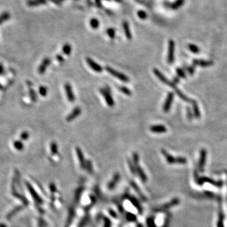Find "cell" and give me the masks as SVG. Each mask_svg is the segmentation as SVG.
Returning a JSON list of instances; mask_svg holds the SVG:
<instances>
[{
  "instance_id": "1",
  "label": "cell",
  "mask_w": 227,
  "mask_h": 227,
  "mask_svg": "<svg viewBox=\"0 0 227 227\" xmlns=\"http://www.w3.org/2000/svg\"><path fill=\"white\" fill-rule=\"evenodd\" d=\"M155 76L159 78V79L162 82L165 83V85L169 86L170 87L172 88V89H173L175 92L177 93V94L178 95V96L180 97V99H181L182 100H183L184 102H188V103H192V100L188 98V97L187 96L185 95L182 92L180 91L177 86H176V84H175V83L174 82H172L171 81H170L169 80H168L167 78H166L163 74H162L159 70L158 71H155Z\"/></svg>"
},
{
  "instance_id": "2",
  "label": "cell",
  "mask_w": 227,
  "mask_h": 227,
  "mask_svg": "<svg viewBox=\"0 0 227 227\" xmlns=\"http://www.w3.org/2000/svg\"><path fill=\"white\" fill-rule=\"evenodd\" d=\"M161 152L164 156L166 161H167V163L169 164H186L187 163V159L184 158V157L179 156L177 157V158H174L173 156L170 155L169 153L164 149H161Z\"/></svg>"
},
{
  "instance_id": "3",
  "label": "cell",
  "mask_w": 227,
  "mask_h": 227,
  "mask_svg": "<svg viewBox=\"0 0 227 227\" xmlns=\"http://www.w3.org/2000/svg\"><path fill=\"white\" fill-rule=\"evenodd\" d=\"M99 91L100 93L102 95L105 100V102L107 103L109 107H114L115 103L112 94H111V90L109 86H105V88H102V89H100Z\"/></svg>"
},
{
  "instance_id": "4",
  "label": "cell",
  "mask_w": 227,
  "mask_h": 227,
  "mask_svg": "<svg viewBox=\"0 0 227 227\" xmlns=\"http://www.w3.org/2000/svg\"><path fill=\"white\" fill-rule=\"evenodd\" d=\"M105 69L107 73L110 74L111 75H112L113 76L117 78V79L119 80L122 81L124 83H128L129 81V78L128 77L127 75H124L123 73L119 72L115 69H113L112 68H111L110 66H106L105 68Z\"/></svg>"
},
{
  "instance_id": "5",
  "label": "cell",
  "mask_w": 227,
  "mask_h": 227,
  "mask_svg": "<svg viewBox=\"0 0 227 227\" xmlns=\"http://www.w3.org/2000/svg\"><path fill=\"white\" fill-rule=\"evenodd\" d=\"M194 175H195L196 182L200 185H202L205 182H208V183H210V184L213 185V186H216L218 187H221L222 186V185H223V182L222 181H217L216 182V181H215V180H213V179H210V178L206 177H198L197 174H196V172H195V174H194Z\"/></svg>"
},
{
  "instance_id": "6",
  "label": "cell",
  "mask_w": 227,
  "mask_h": 227,
  "mask_svg": "<svg viewBox=\"0 0 227 227\" xmlns=\"http://www.w3.org/2000/svg\"><path fill=\"white\" fill-rule=\"evenodd\" d=\"M207 151L205 148H202L200 150V157L199 160L198 164V168L200 172H203L205 170V166L206 164V156H207Z\"/></svg>"
},
{
  "instance_id": "7",
  "label": "cell",
  "mask_w": 227,
  "mask_h": 227,
  "mask_svg": "<svg viewBox=\"0 0 227 227\" xmlns=\"http://www.w3.org/2000/svg\"><path fill=\"white\" fill-rule=\"evenodd\" d=\"M174 53H175V43L172 39L169 41V51L167 62L169 64H173L174 62Z\"/></svg>"
},
{
  "instance_id": "8",
  "label": "cell",
  "mask_w": 227,
  "mask_h": 227,
  "mask_svg": "<svg viewBox=\"0 0 227 227\" xmlns=\"http://www.w3.org/2000/svg\"><path fill=\"white\" fill-rule=\"evenodd\" d=\"M174 99V94L173 92H169L167 96H166L165 103L164 104L163 110L164 111V112L167 113L169 112V110L171 108V105H172L173 103Z\"/></svg>"
},
{
  "instance_id": "9",
  "label": "cell",
  "mask_w": 227,
  "mask_h": 227,
  "mask_svg": "<svg viewBox=\"0 0 227 227\" xmlns=\"http://www.w3.org/2000/svg\"><path fill=\"white\" fill-rule=\"evenodd\" d=\"M64 90H65V92L66 94L67 99L68 101L70 103H73L75 100V97L73 92V89L71 84L69 83H66L64 84Z\"/></svg>"
},
{
  "instance_id": "10",
  "label": "cell",
  "mask_w": 227,
  "mask_h": 227,
  "mask_svg": "<svg viewBox=\"0 0 227 227\" xmlns=\"http://www.w3.org/2000/svg\"><path fill=\"white\" fill-rule=\"evenodd\" d=\"M86 61L88 64V65L89 66L90 68H91L93 70L97 73H102L103 71V68L99 64L94 61L93 59L87 58H86Z\"/></svg>"
},
{
  "instance_id": "11",
  "label": "cell",
  "mask_w": 227,
  "mask_h": 227,
  "mask_svg": "<svg viewBox=\"0 0 227 227\" xmlns=\"http://www.w3.org/2000/svg\"><path fill=\"white\" fill-rule=\"evenodd\" d=\"M193 65L194 66H199L202 68H207L213 65V61H211V60H208V61H206V60L202 59H194L193 60Z\"/></svg>"
},
{
  "instance_id": "12",
  "label": "cell",
  "mask_w": 227,
  "mask_h": 227,
  "mask_svg": "<svg viewBox=\"0 0 227 227\" xmlns=\"http://www.w3.org/2000/svg\"><path fill=\"white\" fill-rule=\"evenodd\" d=\"M81 114V109L80 107H76L73 109L72 112L69 113L66 118L67 122H71L73 120L78 117Z\"/></svg>"
},
{
  "instance_id": "13",
  "label": "cell",
  "mask_w": 227,
  "mask_h": 227,
  "mask_svg": "<svg viewBox=\"0 0 227 227\" xmlns=\"http://www.w3.org/2000/svg\"><path fill=\"white\" fill-rule=\"evenodd\" d=\"M75 150H76L78 159V161H79V163H80V168L81 169H85L86 160L84 158V155H83V151L81 150V149L79 147H76Z\"/></svg>"
},
{
  "instance_id": "14",
  "label": "cell",
  "mask_w": 227,
  "mask_h": 227,
  "mask_svg": "<svg viewBox=\"0 0 227 227\" xmlns=\"http://www.w3.org/2000/svg\"><path fill=\"white\" fill-rule=\"evenodd\" d=\"M179 202H180V200H179L178 198H174V200H172V201H170L169 202L165 204V205H164V206H162L161 207H160L159 208V209L156 210V211H166V210L170 209V208H172L173 206L178 205L179 204Z\"/></svg>"
},
{
  "instance_id": "15",
  "label": "cell",
  "mask_w": 227,
  "mask_h": 227,
  "mask_svg": "<svg viewBox=\"0 0 227 227\" xmlns=\"http://www.w3.org/2000/svg\"><path fill=\"white\" fill-rule=\"evenodd\" d=\"M150 130L151 132L154 133H165L167 131V129L164 126L161 124L153 125L150 128Z\"/></svg>"
},
{
  "instance_id": "16",
  "label": "cell",
  "mask_w": 227,
  "mask_h": 227,
  "mask_svg": "<svg viewBox=\"0 0 227 227\" xmlns=\"http://www.w3.org/2000/svg\"><path fill=\"white\" fill-rule=\"evenodd\" d=\"M50 63V60L48 58H45L43 59V61H42L41 64H40V66H39L38 68V73L40 75H43L46 69H47Z\"/></svg>"
},
{
  "instance_id": "17",
  "label": "cell",
  "mask_w": 227,
  "mask_h": 227,
  "mask_svg": "<svg viewBox=\"0 0 227 227\" xmlns=\"http://www.w3.org/2000/svg\"><path fill=\"white\" fill-rule=\"evenodd\" d=\"M191 104L192 105L194 117L197 119H200L201 117V112H200V108H199V106H198V104L197 102V101H196L195 100H192V102Z\"/></svg>"
},
{
  "instance_id": "18",
  "label": "cell",
  "mask_w": 227,
  "mask_h": 227,
  "mask_svg": "<svg viewBox=\"0 0 227 227\" xmlns=\"http://www.w3.org/2000/svg\"><path fill=\"white\" fill-rule=\"evenodd\" d=\"M184 3V0H175L174 3H166L169 4V6L172 8V10H177V9L181 7Z\"/></svg>"
},
{
  "instance_id": "19",
  "label": "cell",
  "mask_w": 227,
  "mask_h": 227,
  "mask_svg": "<svg viewBox=\"0 0 227 227\" xmlns=\"http://www.w3.org/2000/svg\"><path fill=\"white\" fill-rule=\"evenodd\" d=\"M136 173L138 174L139 176H140V177L142 180V181L143 182H145L147 180V176L144 172V171H143L142 168L139 165L136 166Z\"/></svg>"
},
{
  "instance_id": "20",
  "label": "cell",
  "mask_w": 227,
  "mask_h": 227,
  "mask_svg": "<svg viewBox=\"0 0 227 227\" xmlns=\"http://www.w3.org/2000/svg\"><path fill=\"white\" fill-rule=\"evenodd\" d=\"M46 3V0H29L27 1V5L30 7L37 6L40 4H43Z\"/></svg>"
},
{
  "instance_id": "21",
  "label": "cell",
  "mask_w": 227,
  "mask_h": 227,
  "mask_svg": "<svg viewBox=\"0 0 227 227\" xmlns=\"http://www.w3.org/2000/svg\"><path fill=\"white\" fill-rule=\"evenodd\" d=\"M119 179H120V175H119V174H118V173L115 174L114 175V177H113L112 180H111V181L110 182V183L108 184L109 189H113L115 187V184H116L117 183V182L119 181Z\"/></svg>"
},
{
  "instance_id": "22",
  "label": "cell",
  "mask_w": 227,
  "mask_h": 227,
  "mask_svg": "<svg viewBox=\"0 0 227 227\" xmlns=\"http://www.w3.org/2000/svg\"><path fill=\"white\" fill-rule=\"evenodd\" d=\"M11 18L10 14L8 12H4L0 15V25L8 21Z\"/></svg>"
},
{
  "instance_id": "23",
  "label": "cell",
  "mask_w": 227,
  "mask_h": 227,
  "mask_svg": "<svg viewBox=\"0 0 227 227\" xmlns=\"http://www.w3.org/2000/svg\"><path fill=\"white\" fill-rule=\"evenodd\" d=\"M50 152H51L52 155H56L58 153V146L57 143L53 141L50 145Z\"/></svg>"
},
{
  "instance_id": "24",
  "label": "cell",
  "mask_w": 227,
  "mask_h": 227,
  "mask_svg": "<svg viewBox=\"0 0 227 227\" xmlns=\"http://www.w3.org/2000/svg\"><path fill=\"white\" fill-rule=\"evenodd\" d=\"M118 89L120 92H122L123 94L126 95L128 96H131L132 95V92L131 90L128 89V87L125 86H119L118 87Z\"/></svg>"
},
{
  "instance_id": "25",
  "label": "cell",
  "mask_w": 227,
  "mask_h": 227,
  "mask_svg": "<svg viewBox=\"0 0 227 227\" xmlns=\"http://www.w3.org/2000/svg\"><path fill=\"white\" fill-rule=\"evenodd\" d=\"M123 27H124V32H125V34H126V37L128 39H131L132 38V35H131L130 30H129V25L128 24V22L124 23Z\"/></svg>"
},
{
  "instance_id": "26",
  "label": "cell",
  "mask_w": 227,
  "mask_h": 227,
  "mask_svg": "<svg viewBox=\"0 0 227 227\" xmlns=\"http://www.w3.org/2000/svg\"><path fill=\"white\" fill-rule=\"evenodd\" d=\"M188 49H189L190 51L195 54H197L200 52V49L199 48L197 45L193 44H189L188 45Z\"/></svg>"
},
{
  "instance_id": "27",
  "label": "cell",
  "mask_w": 227,
  "mask_h": 227,
  "mask_svg": "<svg viewBox=\"0 0 227 227\" xmlns=\"http://www.w3.org/2000/svg\"><path fill=\"white\" fill-rule=\"evenodd\" d=\"M127 161H128V166H129V169H130V170H131V172L133 175H135L136 174V166L134 165V164H133V162L130 159H128Z\"/></svg>"
},
{
  "instance_id": "28",
  "label": "cell",
  "mask_w": 227,
  "mask_h": 227,
  "mask_svg": "<svg viewBox=\"0 0 227 227\" xmlns=\"http://www.w3.org/2000/svg\"><path fill=\"white\" fill-rule=\"evenodd\" d=\"M71 45L69 44H65L63 47V53L66 55H69L71 53Z\"/></svg>"
},
{
  "instance_id": "29",
  "label": "cell",
  "mask_w": 227,
  "mask_h": 227,
  "mask_svg": "<svg viewBox=\"0 0 227 227\" xmlns=\"http://www.w3.org/2000/svg\"><path fill=\"white\" fill-rule=\"evenodd\" d=\"M184 71H187L190 75H193V74L195 72V66H187L186 65H184Z\"/></svg>"
},
{
  "instance_id": "30",
  "label": "cell",
  "mask_w": 227,
  "mask_h": 227,
  "mask_svg": "<svg viewBox=\"0 0 227 227\" xmlns=\"http://www.w3.org/2000/svg\"><path fill=\"white\" fill-rule=\"evenodd\" d=\"M29 94L33 102H36L37 100V96L36 92L32 88V86H30V88L29 87Z\"/></svg>"
},
{
  "instance_id": "31",
  "label": "cell",
  "mask_w": 227,
  "mask_h": 227,
  "mask_svg": "<svg viewBox=\"0 0 227 227\" xmlns=\"http://www.w3.org/2000/svg\"><path fill=\"white\" fill-rule=\"evenodd\" d=\"M39 92L41 96L45 97L48 94V88L45 86H40L39 88Z\"/></svg>"
},
{
  "instance_id": "32",
  "label": "cell",
  "mask_w": 227,
  "mask_h": 227,
  "mask_svg": "<svg viewBox=\"0 0 227 227\" xmlns=\"http://www.w3.org/2000/svg\"><path fill=\"white\" fill-rule=\"evenodd\" d=\"M85 169H86L88 172H89L90 174H92V172H93V166H92V163L91 160H88L86 161Z\"/></svg>"
},
{
  "instance_id": "33",
  "label": "cell",
  "mask_w": 227,
  "mask_h": 227,
  "mask_svg": "<svg viewBox=\"0 0 227 227\" xmlns=\"http://www.w3.org/2000/svg\"><path fill=\"white\" fill-rule=\"evenodd\" d=\"M13 146L18 150H22L24 149V144H23L22 142L20 141H15L13 143Z\"/></svg>"
},
{
  "instance_id": "34",
  "label": "cell",
  "mask_w": 227,
  "mask_h": 227,
  "mask_svg": "<svg viewBox=\"0 0 227 227\" xmlns=\"http://www.w3.org/2000/svg\"><path fill=\"white\" fill-rule=\"evenodd\" d=\"M176 73H177V75L179 77L182 78H186V75L184 72V70L182 68H177L176 69Z\"/></svg>"
},
{
  "instance_id": "35",
  "label": "cell",
  "mask_w": 227,
  "mask_h": 227,
  "mask_svg": "<svg viewBox=\"0 0 227 227\" xmlns=\"http://www.w3.org/2000/svg\"><path fill=\"white\" fill-rule=\"evenodd\" d=\"M139 155L138 154V153L134 152L133 154V162L135 166H137L139 165Z\"/></svg>"
},
{
  "instance_id": "36",
  "label": "cell",
  "mask_w": 227,
  "mask_h": 227,
  "mask_svg": "<svg viewBox=\"0 0 227 227\" xmlns=\"http://www.w3.org/2000/svg\"><path fill=\"white\" fill-rule=\"evenodd\" d=\"M147 227H156L154 218H150L147 220Z\"/></svg>"
},
{
  "instance_id": "37",
  "label": "cell",
  "mask_w": 227,
  "mask_h": 227,
  "mask_svg": "<svg viewBox=\"0 0 227 227\" xmlns=\"http://www.w3.org/2000/svg\"><path fill=\"white\" fill-rule=\"evenodd\" d=\"M223 213H220V215H219V219L218 221V227H224L223 226Z\"/></svg>"
},
{
  "instance_id": "38",
  "label": "cell",
  "mask_w": 227,
  "mask_h": 227,
  "mask_svg": "<svg viewBox=\"0 0 227 227\" xmlns=\"http://www.w3.org/2000/svg\"><path fill=\"white\" fill-rule=\"evenodd\" d=\"M186 110H187V119L189 120H192L193 119L194 116V115L193 114L191 109H190L189 107H187L186 108Z\"/></svg>"
},
{
  "instance_id": "39",
  "label": "cell",
  "mask_w": 227,
  "mask_h": 227,
  "mask_svg": "<svg viewBox=\"0 0 227 227\" xmlns=\"http://www.w3.org/2000/svg\"><path fill=\"white\" fill-rule=\"evenodd\" d=\"M90 25L94 29H97V28L99 27V23L97 19H92L90 21Z\"/></svg>"
},
{
  "instance_id": "40",
  "label": "cell",
  "mask_w": 227,
  "mask_h": 227,
  "mask_svg": "<svg viewBox=\"0 0 227 227\" xmlns=\"http://www.w3.org/2000/svg\"><path fill=\"white\" fill-rule=\"evenodd\" d=\"M29 134L27 131L23 132L20 135V138L22 140H27L29 139Z\"/></svg>"
},
{
  "instance_id": "41",
  "label": "cell",
  "mask_w": 227,
  "mask_h": 227,
  "mask_svg": "<svg viewBox=\"0 0 227 227\" xmlns=\"http://www.w3.org/2000/svg\"><path fill=\"white\" fill-rule=\"evenodd\" d=\"M138 16L140 18H141V19H145L147 17V15L145 12L140 11V12H138Z\"/></svg>"
},
{
  "instance_id": "42",
  "label": "cell",
  "mask_w": 227,
  "mask_h": 227,
  "mask_svg": "<svg viewBox=\"0 0 227 227\" xmlns=\"http://www.w3.org/2000/svg\"><path fill=\"white\" fill-rule=\"evenodd\" d=\"M107 34L109 35V36L110 37L111 39H114V37H115V31L113 30V29H109L107 30Z\"/></svg>"
},
{
  "instance_id": "43",
  "label": "cell",
  "mask_w": 227,
  "mask_h": 227,
  "mask_svg": "<svg viewBox=\"0 0 227 227\" xmlns=\"http://www.w3.org/2000/svg\"><path fill=\"white\" fill-rule=\"evenodd\" d=\"M56 59H57V60H58V62L61 63H63V62L64 61V58L61 55L58 54V55H56Z\"/></svg>"
},
{
  "instance_id": "44",
  "label": "cell",
  "mask_w": 227,
  "mask_h": 227,
  "mask_svg": "<svg viewBox=\"0 0 227 227\" xmlns=\"http://www.w3.org/2000/svg\"><path fill=\"white\" fill-rule=\"evenodd\" d=\"M169 221H170V216H167L166 218V220L165 221L164 225H163V226L162 227H168L169 224Z\"/></svg>"
},
{
  "instance_id": "45",
  "label": "cell",
  "mask_w": 227,
  "mask_h": 227,
  "mask_svg": "<svg viewBox=\"0 0 227 227\" xmlns=\"http://www.w3.org/2000/svg\"><path fill=\"white\" fill-rule=\"evenodd\" d=\"M179 78L178 77V76H175V77H174V80H173V81H174V83H175V84H177V83H179Z\"/></svg>"
},
{
  "instance_id": "46",
  "label": "cell",
  "mask_w": 227,
  "mask_h": 227,
  "mask_svg": "<svg viewBox=\"0 0 227 227\" xmlns=\"http://www.w3.org/2000/svg\"><path fill=\"white\" fill-rule=\"evenodd\" d=\"M3 73V68L1 64H0V75L2 74Z\"/></svg>"
}]
</instances>
